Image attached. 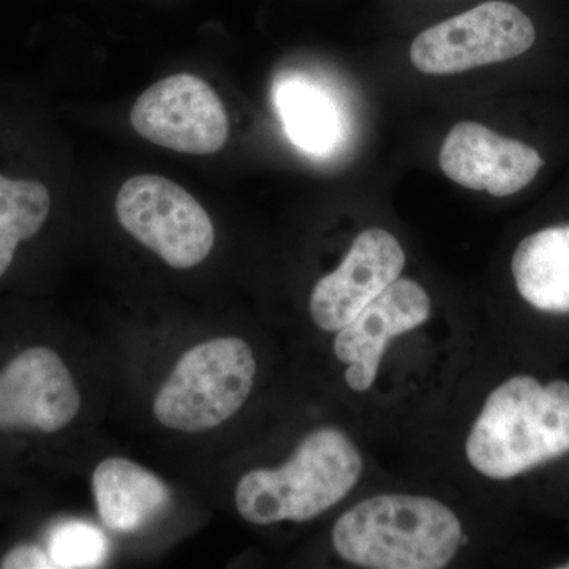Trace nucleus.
<instances>
[{
    "mask_svg": "<svg viewBox=\"0 0 569 569\" xmlns=\"http://www.w3.org/2000/svg\"><path fill=\"white\" fill-rule=\"evenodd\" d=\"M468 462L492 479H511L569 452V383L509 378L490 392L470 433Z\"/></svg>",
    "mask_w": 569,
    "mask_h": 569,
    "instance_id": "nucleus-1",
    "label": "nucleus"
},
{
    "mask_svg": "<svg viewBox=\"0 0 569 569\" xmlns=\"http://www.w3.org/2000/svg\"><path fill=\"white\" fill-rule=\"evenodd\" d=\"M332 545L356 567L441 569L462 545V523L436 498L388 493L340 516Z\"/></svg>",
    "mask_w": 569,
    "mask_h": 569,
    "instance_id": "nucleus-2",
    "label": "nucleus"
},
{
    "mask_svg": "<svg viewBox=\"0 0 569 569\" xmlns=\"http://www.w3.org/2000/svg\"><path fill=\"white\" fill-rule=\"evenodd\" d=\"M365 470L361 452L336 427L313 430L280 468H257L239 479L236 508L254 526L323 515L358 485Z\"/></svg>",
    "mask_w": 569,
    "mask_h": 569,
    "instance_id": "nucleus-3",
    "label": "nucleus"
},
{
    "mask_svg": "<svg viewBox=\"0 0 569 569\" xmlns=\"http://www.w3.org/2000/svg\"><path fill=\"white\" fill-rule=\"evenodd\" d=\"M257 373L252 348L239 337H217L183 353L153 399L160 425L200 433L234 417Z\"/></svg>",
    "mask_w": 569,
    "mask_h": 569,
    "instance_id": "nucleus-4",
    "label": "nucleus"
},
{
    "mask_svg": "<svg viewBox=\"0 0 569 569\" xmlns=\"http://www.w3.org/2000/svg\"><path fill=\"white\" fill-rule=\"evenodd\" d=\"M538 40L527 11L507 0H490L419 33L410 61L425 74H458L519 61L533 52Z\"/></svg>",
    "mask_w": 569,
    "mask_h": 569,
    "instance_id": "nucleus-5",
    "label": "nucleus"
},
{
    "mask_svg": "<svg viewBox=\"0 0 569 569\" xmlns=\"http://www.w3.org/2000/svg\"><path fill=\"white\" fill-rule=\"evenodd\" d=\"M123 230L174 269H192L211 253V217L192 193L159 174L127 179L116 197Z\"/></svg>",
    "mask_w": 569,
    "mask_h": 569,
    "instance_id": "nucleus-6",
    "label": "nucleus"
},
{
    "mask_svg": "<svg viewBox=\"0 0 569 569\" xmlns=\"http://www.w3.org/2000/svg\"><path fill=\"white\" fill-rule=\"evenodd\" d=\"M134 132L146 141L190 156L222 151L230 121L211 86L190 73L171 74L141 93L130 111Z\"/></svg>",
    "mask_w": 569,
    "mask_h": 569,
    "instance_id": "nucleus-7",
    "label": "nucleus"
},
{
    "mask_svg": "<svg viewBox=\"0 0 569 569\" xmlns=\"http://www.w3.org/2000/svg\"><path fill=\"white\" fill-rule=\"evenodd\" d=\"M438 162L452 182L496 198L523 192L548 167L546 153L533 142L471 121L456 123L449 130Z\"/></svg>",
    "mask_w": 569,
    "mask_h": 569,
    "instance_id": "nucleus-8",
    "label": "nucleus"
},
{
    "mask_svg": "<svg viewBox=\"0 0 569 569\" xmlns=\"http://www.w3.org/2000/svg\"><path fill=\"white\" fill-rule=\"evenodd\" d=\"M81 396L61 356L31 347L0 370V430L56 433L77 418Z\"/></svg>",
    "mask_w": 569,
    "mask_h": 569,
    "instance_id": "nucleus-9",
    "label": "nucleus"
},
{
    "mask_svg": "<svg viewBox=\"0 0 569 569\" xmlns=\"http://www.w3.org/2000/svg\"><path fill=\"white\" fill-rule=\"evenodd\" d=\"M406 252L395 234L369 228L355 239L336 271L318 280L310 316L326 332H339L376 301L406 268Z\"/></svg>",
    "mask_w": 569,
    "mask_h": 569,
    "instance_id": "nucleus-10",
    "label": "nucleus"
},
{
    "mask_svg": "<svg viewBox=\"0 0 569 569\" xmlns=\"http://www.w3.org/2000/svg\"><path fill=\"white\" fill-rule=\"evenodd\" d=\"M432 301L421 283L397 279L376 301L337 332L335 353L348 369L346 381L353 391L365 392L376 383L389 340L425 325Z\"/></svg>",
    "mask_w": 569,
    "mask_h": 569,
    "instance_id": "nucleus-11",
    "label": "nucleus"
},
{
    "mask_svg": "<svg viewBox=\"0 0 569 569\" xmlns=\"http://www.w3.org/2000/svg\"><path fill=\"white\" fill-rule=\"evenodd\" d=\"M92 492L103 526L118 533L140 530L171 500L162 479L123 458L104 459L96 467Z\"/></svg>",
    "mask_w": 569,
    "mask_h": 569,
    "instance_id": "nucleus-12",
    "label": "nucleus"
},
{
    "mask_svg": "<svg viewBox=\"0 0 569 569\" xmlns=\"http://www.w3.org/2000/svg\"><path fill=\"white\" fill-rule=\"evenodd\" d=\"M511 274L523 301L546 313H569V222L548 224L520 239Z\"/></svg>",
    "mask_w": 569,
    "mask_h": 569,
    "instance_id": "nucleus-13",
    "label": "nucleus"
},
{
    "mask_svg": "<svg viewBox=\"0 0 569 569\" xmlns=\"http://www.w3.org/2000/svg\"><path fill=\"white\" fill-rule=\"evenodd\" d=\"M52 206L50 182L0 163V280L9 274L21 247L39 238L50 222Z\"/></svg>",
    "mask_w": 569,
    "mask_h": 569,
    "instance_id": "nucleus-14",
    "label": "nucleus"
},
{
    "mask_svg": "<svg viewBox=\"0 0 569 569\" xmlns=\"http://www.w3.org/2000/svg\"><path fill=\"white\" fill-rule=\"evenodd\" d=\"M276 102L288 137L305 151L325 153L339 140L340 119L335 103L310 82H282Z\"/></svg>",
    "mask_w": 569,
    "mask_h": 569,
    "instance_id": "nucleus-15",
    "label": "nucleus"
},
{
    "mask_svg": "<svg viewBox=\"0 0 569 569\" xmlns=\"http://www.w3.org/2000/svg\"><path fill=\"white\" fill-rule=\"evenodd\" d=\"M50 556L56 568H97L108 556L107 537L92 523L66 522L52 531Z\"/></svg>",
    "mask_w": 569,
    "mask_h": 569,
    "instance_id": "nucleus-16",
    "label": "nucleus"
},
{
    "mask_svg": "<svg viewBox=\"0 0 569 569\" xmlns=\"http://www.w3.org/2000/svg\"><path fill=\"white\" fill-rule=\"evenodd\" d=\"M2 569H51L56 568L52 563L50 552L36 545H18L11 548L6 556L0 559Z\"/></svg>",
    "mask_w": 569,
    "mask_h": 569,
    "instance_id": "nucleus-17",
    "label": "nucleus"
},
{
    "mask_svg": "<svg viewBox=\"0 0 569 569\" xmlns=\"http://www.w3.org/2000/svg\"><path fill=\"white\" fill-rule=\"evenodd\" d=\"M559 568H561V569H569V561H568L567 565H563V567H559Z\"/></svg>",
    "mask_w": 569,
    "mask_h": 569,
    "instance_id": "nucleus-18",
    "label": "nucleus"
}]
</instances>
